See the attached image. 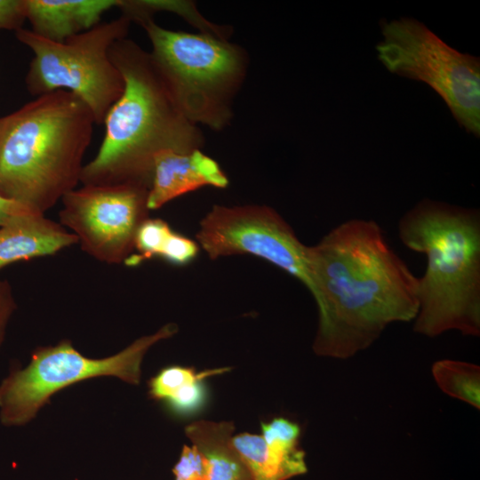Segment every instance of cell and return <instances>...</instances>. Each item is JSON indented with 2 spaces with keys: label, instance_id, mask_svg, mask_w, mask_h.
Returning a JSON list of instances; mask_svg holds the SVG:
<instances>
[{
  "label": "cell",
  "instance_id": "cell-19",
  "mask_svg": "<svg viewBox=\"0 0 480 480\" xmlns=\"http://www.w3.org/2000/svg\"><path fill=\"white\" fill-rule=\"evenodd\" d=\"M172 231L169 224L162 219H146L136 233L134 249L137 254H132L124 263L134 267L146 260L160 257Z\"/></svg>",
  "mask_w": 480,
  "mask_h": 480
},
{
  "label": "cell",
  "instance_id": "cell-5",
  "mask_svg": "<svg viewBox=\"0 0 480 480\" xmlns=\"http://www.w3.org/2000/svg\"><path fill=\"white\" fill-rule=\"evenodd\" d=\"M150 54L184 116L214 131L233 118V102L248 70V54L228 39L166 29L153 19L140 24Z\"/></svg>",
  "mask_w": 480,
  "mask_h": 480
},
{
  "label": "cell",
  "instance_id": "cell-15",
  "mask_svg": "<svg viewBox=\"0 0 480 480\" xmlns=\"http://www.w3.org/2000/svg\"><path fill=\"white\" fill-rule=\"evenodd\" d=\"M185 435L206 458L209 480H253L232 444V420H198L188 424Z\"/></svg>",
  "mask_w": 480,
  "mask_h": 480
},
{
  "label": "cell",
  "instance_id": "cell-4",
  "mask_svg": "<svg viewBox=\"0 0 480 480\" xmlns=\"http://www.w3.org/2000/svg\"><path fill=\"white\" fill-rule=\"evenodd\" d=\"M398 236L426 256L418 277L414 332L436 337L480 333V215L476 209L423 199L398 221Z\"/></svg>",
  "mask_w": 480,
  "mask_h": 480
},
{
  "label": "cell",
  "instance_id": "cell-13",
  "mask_svg": "<svg viewBox=\"0 0 480 480\" xmlns=\"http://www.w3.org/2000/svg\"><path fill=\"white\" fill-rule=\"evenodd\" d=\"M118 4L119 0H25V12L35 34L62 43L99 24L102 14Z\"/></svg>",
  "mask_w": 480,
  "mask_h": 480
},
{
  "label": "cell",
  "instance_id": "cell-23",
  "mask_svg": "<svg viewBox=\"0 0 480 480\" xmlns=\"http://www.w3.org/2000/svg\"><path fill=\"white\" fill-rule=\"evenodd\" d=\"M16 309V301L11 284L0 279V347L4 341L8 323Z\"/></svg>",
  "mask_w": 480,
  "mask_h": 480
},
{
  "label": "cell",
  "instance_id": "cell-22",
  "mask_svg": "<svg viewBox=\"0 0 480 480\" xmlns=\"http://www.w3.org/2000/svg\"><path fill=\"white\" fill-rule=\"evenodd\" d=\"M26 20L25 0H0V30L19 29Z\"/></svg>",
  "mask_w": 480,
  "mask_h": 480
},
{
  "label": "cell",
  "instance_id": "cell-18",
  "mask_svg": "<svg viewBox=\"0 0 480 480\" xmlns=\"http://www.w3.org/2000/svg\"><path fill=\"white\" fill-rule=\"evenodd\" d=\"M232 444L253 480H284L261 435L236 434L232 437Z\"/></svg>",
  "mask_w": 480,
  "mask_h": 480
},
{
  "label": "cell",
  "instance_id": "cell-12",
  "mask_svg": "<svg viewBox=\"0 0 480 480\" xmlns=\"http://www.w3.org/2000/svg\"><path fill=\"white\" fill-rule=\"evenodd\" d=\"M76 244L72 232L43 213L17 215L0 227V270L15 262L56 254Z\"/></svg>",
  "mask_w": 480,
  "mask_h": 480
},
{
  "label": "cell",
  "instance_id": "cell-8",
  "mask_svg": "<svg viewBox=\"0 0 480 480\" xmlns=\"http://www.w3.org/2000/svg\"><path fill=\"white\" fill-rule=\"evenodd\" d=\"M378 60L391 73L423 82L445 102L458 124L480 134V61L446 44L412 18L384 21Z\"/></svg>",
  "mask_w": 480,
  "mask_h": 480
},
{
  "label": "cell",
  "instance_id": "cell-24",
  "mask_svg": "<svg viewBox=\"0 0 480 480\" xmlns=\"http://www.w3.org/2000/svg\"><path fill=\"white\" fill-rule=\"evenodd\" d=\"M28 212L35 211L0 194V227L8 222L12 218Z\"/></svg>",
  "mask_w": 480,
  "mask_h": 480
},
{
  "label": "cell",
  "instance_id": "cell-7",
  "mask_svg": "<svg viewBox=\"0 0 480 480\" xmlns=\"http://www.w3.org/2000/svg\"><path fill=\"white\" fill-rule=\"evenodd\" d=\"M177 331L175 324H167L117 354L100 359L84 356L68 340L37 348L25 368L12 370L0 384L1 422L8 427L28 423L52 395L87 379L112 376L132 385L140 384L146 353Z\"/></svg>",
  "mask_w": 480,
  "mask_h": 480
},
{
  "label": "cell",
  "instance_id": "cell-21",
  "mask_svg": "<svg viewBox=\"0 0 480 480\" xmlns=\"http://www.w3.org/2000/svg\"><path fill=\"white\" fill-rule=\"evenodd\" d=\"M199 245L173 230L170 234L159 258L175 266H185L196 257Z\"/></svg>",
  "mask_w": 480,
  "mask_h": 480
},
{
  "label": "cell",
  "instance_id": "cell-10",
  "mask_svg": "<svg viewBox=\"0 0 480 480\" xmlns=\"http://www.w3.org/2000/svg\"><path fill=\"white\" fill-rule=\"evenodd\" d=\"M196 236L198 245L212 260L252 254L280 268L308 287V246L268 206L214 205L201 220Z\"/></svg>",
  "mask_w": 480,
  "mask_h": 480
},
{
  "label": "cell",
  "instance_id": "cell-2",
  "mask_svg": "<svg viewBox=\"0 0 480 480\" xmlns=\"http://www.w3.org/2000/svg\"><path fill=\"white\" fill-rule=\"evenodd\" d=\"M109 56L124 89L105 117L104 138L96 156L84 165L80 182L150 188L159 154L201 148L204 138L180 110L150 52L125 37L113 44Z\"/></svg>",
  "mask_w": 480,
  "mask_h": 480
},
{
  "label": "cell",
  "instance_id": "cell-11",
  "mask_svg": "<svg viewBox=\"0 0 480 480\" xmlns=\"http://www.w3.org/2000/svg\"><path fill=\"white\" fill-rule=\"evenodd\" d=\"M228 183L220 164L201 148L188 152L167 150L155 159L148 207L149 211L156 210L202 187L225 188Z\"/></svg>",
  "mask_w": 480,
  "mask_h": 480
},
{
  "label": "cell",
  "instance_id": "cell-20",
  "mask_svg": "<svg viewBox=\"0 0 480 480\" xmlns=\"http://www.w3.org/2000/svg\"><path fill=\"white\" fill-rule=\"evenodd\" d=\"M172 473L174 480H209V464L196 447L184 444Z\"/></svg>",
  "mask_w": 480,
  "mask_h": 480
},
{
  "label": "cell",
  "instance_id": "cell-9",
  "mask_svg": "<svg viewBox=\"0 0 480 480\" xmlns=\"http://www.w3.org/2000/svg\"><path fill=\"white\" fill-rule=\"evenodd\" d=\"M148 190L136 184L83 185L61 198L60 223L95 260L124 263L140 226L148 218Z\"/></svg>",
  "mask_w": 480,
  "mask_h": 480
},
{
  "label": "cell",
  "instance_id": "cell-6",
  "mask_svg": "<svg viewBox=\"0 0 480 480\" xmlns=\"http://www.w3.org/2000/svg\"><path fill=\"white\" fill-rule=\"evenodd\" d=\"M131 20L124 15L75 35L62 43L19 28L17 39L34 53L26 76L28 92L36 97L58 90L74 93L92 111L95 124L122 96L124 80L112 62L109 50L125 38Z\"/></svg>",
  "mask_w": 480,
  "mask_h": 480
},
{
  "label": "cell",
  "instance_id": "cell-16",
  "mask_svg": "<svg viewBox=\"0 0 480 480\" xmlns=\"http://www.w3.org/2000/svg\"><path fill=\"white\" fill-rule=\"evenodd\" d=\"M260 428L269 455L284 480L307 473L306 455L299 446L300 428L297 423L276 417L262 421Z\"/></svg>",
  "mask_w": 480,
  "mask_h": 480
},
{
  "label": "cell",
  "instance_id": "cell-14",
  "mask_svg": "<svg viewBox=\"0 0 480 480\" xmlns=\"http://www.w3.org/2000/svg\"><path fill=\"white\" fill-rule=\"evenodd\" d=\"M228 371L229 367L197 371L188 366H167L150 379L148 395L162 402L177 417L195 416L204 409L208 401L205 380Z\"/></svg>",
  "mask_w": 480,
  "mask_h": 480
},
{
  "label": "cell",
  "instance_id": "cell-3",
  "mask_svg": "<svg viewBox=\"0 0 480 480\" xmlns=\"http://www.w3.org/2000/svg\"><path fill=\"white\" fill-rule=\"evenodd\" d=\"M93 124L90 108L64 90L0 117V194L44 214L80 182Z\"/></svg>",
  "mask_w": 480,
  "mask_h": 480
},
{
  "label": "cell",
  "instance_id": "cell-17",
  "mask_svg": "<svg viewBox=\"0 0 480 480\" xmlns=\"http://www.w3.org/2000/svg\"><path fill=\"white\" fill-rule=\"evenodd\" d=\"M439 388L447 395L475 408H480V368L478 365L454 360H441L432 367Z\"/></svg>",
  "mask_w": 480,
  "mask_h": 480
},
{
  "label": "cell",
  "instance_id": "cell-1",
  "mask_svg": "<svg viewBox=\"0 0 480 480\" xmlns=\"http://www.w3.org/2000/svg\"><path fill=\"white\" fill-rule=\"evenodd\" d=\"M307 266V288L318 311L312 348L319 356L351 357L390 324L418 314V277L374 220L351 219L336 226L308 246Z\"/></svg>",
  "mask_w": 480,
  "mask_h": 480
}]
</instances>
